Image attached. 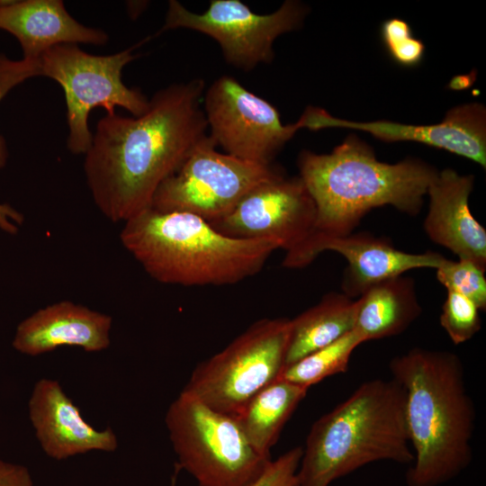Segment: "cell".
Returning <instances> with one entry per match:
<instances>
[{"label": "cell", "mask_w": 486, "mask_h": 486, "mask_svg": "<svg viewBox=\"0 0 486 486\" xmlns=\"http://www.w3.org/2000/svg\"><path fill=\"white\" fill-rule=\"evenodd\" d=\"M473 184L472 175L438 170L427 192L429 204L423 229L433 243L486 270V230L469 206Z\"/></svg>", "instance_id": "9a60e30c"}, {"label": "cell", "mask_w": 486, "mask_h": 486, "mask_svg": "<svg viewBox=\"0 0 486 486\" xmlns=\"http://www.w3.org/2000/svg\"><path fill=\"white\" fill-rule=\"evenodd\" d=\"M412 277L403 274L379 282L356 300L354 329L364 342L397 336L421 314Z\"/></svg>", "instance_id": "d6986e66"}, {"label": "cell", "mask_w": 486, "mask_h": 486, "mask_svg": "<svg viewBox=\"0 0 486 486\" xmlns=\"http://www.w3.org/2000/svg\"><path fill=\"white\" fill-rule=\"evenodd\" d=\"M307 12L294 0L285 1L268 14H256L239 0H212L204 12L197 14L171 0L161 31L184 28L208 35L218 42L228 64L250 71L273 61L276 38L298 29Z\"/></svg>", "instance_id": "8fae6325"}, {"label": "cell", "mask_w": 486, "mask_h": 486, "mask_svg": "<svg viewBox=\"0 0 486 486\" xmlns=\"http://www.w3.org/2000/svg\"><path fill=\"white\" fill-rule=\"evenodd\" d=\"M291 320L262 319L225 348L200 363L183 392L214 410L236 416L286 367Z\"/></svg>", "instance_id": "52a82bcc"}, {"label": "cell", "mask_w": 486, "mask_h": 486, "mask_svg": "<svg viewBox=\"0 0 486 486\" xmlns=\"http://www.w3.org/2000/svg\"><path fill=\"white\" fill-rule=\"evenodd\" d=\"M0 30L16 38L24 59L40 60L60 44L104 45L105 32L78 22L61 0H0Z\"/></svg>", "instance_id": "e0dca14e"}, {"label": "cell", "mask_w": 486, "mask_h": 486, "mask_svg": "<svg viewBox=\"0 0 486 486\" xmlns=\"http://www.w3.org/2000/svg\"><path fill=\"white\" fill-rule=\"evenodd\" d=\"M308 390L279 378L256 393L234 416L246 438L260 455L270 458L271 447Z\"/></svg>", "instance_id": "44dd1931"}, {"label": "cell", "mask_w": 486, "mask_h": 486, "mask_svg": "<svg viewBox=\"0 0 486 486\" xmlns=\"http://www.w3.org/2000/svg\"><path fill=\"white\" fill-rule=\"evenodd\" d=\"M356 300L337 292L291 320L286 366L320 349L354 329Z\"/></svg>", "instance_id": "ffe728a7"}, {"label": "cell", "mask_w": 486, "mask_h": 486, "mask_svg": "<svg viewBox=\"0 0 486 486\" xmlns=\"http://www.w3.org/2000/svg\"><path fill=\"white\" fill-rule=\"evenodd\" d=\"M41 76L40 60H13L0 53V102L16 86L28 78ZM8 158L4 137L0 134V169Z\"/></svg>", "instance_id": "484cf974"}, {"label": "cell", "mask_w": 486, "mask_h": 486, "mask_svg": "<svg viewBox=\"0 0 486 486\" xmlns=\"http://www.w3.org/2000/svg\"><path fill=\"white\" fill-rule=\"evenodd\" d=\"M406 393L394 379L361 383L311 426L297 472L298 486H328L377 461H414Z\"/></svg>", "instance_id": "5b68a950"}, {"label": "cell", "mask_w": 486, "mask_h": 486, "mask_svg": "<svg viewBox=\"0 0 486 486\" xmlns=\"http://www.w3.org/2000/svg\"><path fill=\"white\" fill-rule=\"evenodd\" d=\"M294 486H298V485L296 484V485H294Z\"/></svg>", "instance_id": "1f68e13d"}, {"label": "cell", "mask_w": 486, "mask_h": 486, "mask_svg": "<svg viewBox=\"0 0 486 486\" xmlns=\"http://www.w3.org/2000/svg\"><path fill=\"white\" fill-rule=\"evenodd\" d=\"M202 104L209 135L216 146L251 163L272 165L296 131L304 128L302 118L283 124L272 104L226 75L205 90Z\"/></svg>", "instance_id": "7c38bea8"}, {"label": "cell", "mask_w": 486, "mask_h": 486, "mask_svg": "<svg viewBox=\"0 0 486 486\" xmlns=\"http://www.w3.org/2000/svg\"><path fill=\"white\" fill-rule=\"evenodd\" d=\"M216 148L209 135L159 185L150 208L187 212L212 223L230 214L255 186L281 174L273 164L248 162Z\"/></svg>", "instance_id": "9c48e42d"}, {"label": "cell", "mask_w": 486, "mask_h": 486, "mask_svg": "<svg viewBox=\"0 0 486 486\" xmlns=\"http://www.w3.org/2000/svg\"><path fill=\"white\" fill-rule=\"evenodd\" d=\"M136 46L111 55H93L76 44H60L45 51L40 58L41 76L60 85L65 94L68 136L67 146L75 155H85L92 141L88 116L95 107L107 114L122 107L133 116L148 108L149 99L137 88L122 82L123 68L138 56Z\"/></svg>", "instance_id": "ba28073f"}, {"label": "cell", "mask_w": 486, "mask_h": 486, "mask_svg": "<svg viewBox=\"0 0 486 486\" xmlns=\"http://www.w3.org/2000/svg\"><path fill=\"white\" fill-rule=\"evenodd\" d=\"M381 38L391 58L399 65L410 68L418 65L425 53L422 40L413 37L410 24L400 18L384 21Z\"/></svg>", "instance_id": "d4e9b609"}, {"label": "cell", "mask_w": 486, "mask_h": 486, "mask_svg": "<svg viewBox=\"0 0 486 486\" xmlns=\"http://www.w3.org/2000/svg\"><path fill=\"white\" fill-rule=\"evenodd\" d=\"M482 269L475 263L460 259H446L436 269L437 281L446 289L473 302L480 310L486 309V278Z\"/></svg>", "instance_id": "603a6c76"}, {"label": "cell", "mask_w": 486, "mask_h": 486, "mask_svg": "<svg viewBox=\"0 0 486 486\" xmlns=\"http://www.w3.org/2000/svg\"><path fill=\"white\" fill-rule=\"evenodd\" d=\"M405 390L413 465L409 486H437L468 467L475 408L466 390L461 358L447 350L414 347L389 363Z\"/></svg>", "instance_id": "3957f363"}, {"label": "cell", "mask_w": 486, "mask_h": 486, "mask_svg": "<svg viewBox=\"0 0 486 486\" xmlns=\"http://www.w3.org/2000/svg\"><path fill=\"white\" fill-rule=\"evenodd\" d=\"M0 486H34L27 467L0 459Z\"/></svg>", "instance_id": "83f0119b"}, {"label": "cell", "mask_w": 486, "mask_h": 486, "mask_svg": "<svg viewBox=\"0 0 486 486\" xmlns=\"http://www.w3.org/2000/svg\"><path fill=\"white\" fill-rule=\"evenodd\" d=\"M165 421L176 464L200 486H246L271 461L251 446L234 416L183 392L170 404Z\"/></svg>", "instance_id": "8992f818"}, {"label": "cell", "mask_w": 486, "mask_h": 486, "mask_svg": "<svg viewBox=\"0 0 486 486\" xmlns=\"http://www.w3.org/2000/svg\"><path fill=\"white\" fill-rule=\"evenodd\" d=\"M439 323L454 345L467 342L482 328L480 309L468 298L446 291Z\"/></svg>", "instance_id": "cb8c5ba5"}, {"label": "cell", "mask_w": 486, "mask_h": 486, "mask_svg": "<svg viewBox=\"0 0 486 486\" xmlns=\"http://www.w3.org/2000/svg\"><path fill=\"white\" fill-rule=\"evenodd\" d=\"M201 78L158 90L140 116L102 117L85 154L94 204L112 222L151 207L159 185L209 136Z\"/></svg>", "instance_id": "6da1fadb"}, {"label": "cell", "mask_w": 486, "mask_h": 486, "mask_svg": "<svg viewBox=\"0 0 486 486\" xmlns=\"http://www.w3.org/2000/svg\"><path fill=\"white\" fill-rule=\"evenodd\" d=\"M316 220L315 202L302 178L281 173L255 186L230 214L210 224L234 238L270 240L285 253L283 266L302 268L310 265Z\"/></svg>", "instance_id": "30bf717a"}, {"label": "cell", "mask_w": 486, "mask_h": 486, "mask_svg": "<svg viewBox=\"0 0 486 486\" xmlns=\"http://www.w3.org/2000/svg\"><path fill=\"white\" fill-rule=\"evenodd\" d=\"M324 251H335L347 261L341 289L351 299L358 298L379 282L412 269H436L446 259L432 251L404 252L396 248L388 238L369 232H352L326 239L319 247L320 254Z\"/></svg>", "instance_id": "ac0fdd59"}, {"label": "cell", "mask_w": 486, "mask_h": 486, "mask_svg": "<svg viewBox=\"0 0 486 486\" xmlns=\"http://www.w3.org/2000/svg\"><path fill=\"white\" fill-rule=\"evenodd\" d=\"M297 164L317 210L310 264L320 255L322 241L352 233L374 208L390 205L410 216L418 215L438 172L418 158L381 162L356 135L328 154L302 150Z\"/></svg>", "instance_id": "7a4b0ae2"}, {"label": "cell", "mask_w": 486, "mask_h": 486, "mask_svg": "<svg viewBox=\"0 0 486 486\" xmlns=\"http://www.w3.org/2000/svg\"><path fill=\"white\" fill-rule=\"evenodd\" d=\"M23 221V216L6 203H0V229L8 234H16Z\"/></svg>", "instance_id": "f1b7e54d"}, {"label": "cell", "mask_w": 486, "mask_h": 486, "mask_svg": "<svg viewBox=\"0 0 486 486\" xmlns=\"http://www.w3.org/2000/svg\"><path fill=\"white\" fill-rule=\"evenodd\" d=\"M110 315L70 301H60L22 320L12 345L21 354L36 356L60 346L100 352L111 343Z\"/></svg>", "instance_id": "2e32d148"}, {"label": "cell", "mask_w": 486, "mask_h": 486, "mask_svg": "<svg viewBox=\"0 0 486 486\" xmlns=\"http://www.w3.org/2000/svg\"><path fill=\"white\" fill-rule=\"evenodd\" d=\"M124 248L154 280L182 286L234 284L278 249L267 239L228 237L187 212L148 208L122 223Z\"/></svg>", "instance_id": "277c9868"}, {"label": "cell", "mask_w": 486, "mask_h": 486, "mask_svg": "<svg viewBox=\"0 0 486 486\" xmlns=\"http://www.w3.org/2000/svg\"><path fill=\"white\" fill-rule=\"evenodd\" d=\"M364 343L361 335L353 329L335 342L286 366L280 378L309 389L329 376L346 373L352 354Z\"/></svg>", "instance_id": "7402d4cb"}, {"label": "cell", "mask_w": 486, "mask_h": 486, "mask_svg": "<svg viewBox=\"0 0 486 486\" xmlns=\"http://www.w3.org/2000/svg\"><path fill=\"white\" fill-rule=\"evenodd\" d=\"M475 76L470 75H459L452 78L449 86L454 90H462L469 87L474 81Z\"/></svg>", "instance_id": "f546056e"}, {"label": "cell", "mask_w": 486, "mask_h": 486, "mask_svg": "<svg viewBox=\"0 0 486 486\" xmlns=\"http://www.w3.org/2000/svg\"><path fill=\"white\" fill-rule=\"evenodd\" d=\"M308 128H346L367 131L388 142L416 141L445 149L486 167V110L477 104H466L449 110L443 121L429 125H413L390 121L351 122L331 116L317 107L306 109Z\"/></svg>", "instance_id": "4fadbf2b"}, {"label": "cell", "mask_w": 486, "mask_h": 486, "mask_svg": "<svg viewBox=\"0 0 486 486\" xmlns=\"http://www.w3.org/2000/svg\"><path fill=\"white\" fill-rule=\"evenodd\" d=\"M28 409L42 451L54 460L62 461L92 451L113 452L118 447L113 430H98L86 421L57 380H38Z\"/></svg>", "instance_id": "5bb4252c"}, {"label": "cell", "mask_w": 486, "mask_h": 486, "mask_svg": "<svg viewBox=\"0 0 486 486\" xmlns=\"http://www.w3.org/2000/svg\"><path fill=\"white\" fill-rule=\"evenodd\" d=\"M179 472H180V469L176 464L174 472H173L172 477H171L170 486H177V477H178Z\"/></svg>", "instance_id": "4dcf8cb0"}, {"label": "cell", "mask_w": 486, "mask_h": 486, "mask_svg": "<svg viewBox=\"0 0 486 486\" xmlns=\"http://www.w3.org/2000/svg\"><path fill=\"white\" fill-rule=\"evenodd\" d=\"M303 448L296 446L270 461L264 472L246 486H294Z\"/></svg>", "instance_id": "4316f807"}]
</instances>
